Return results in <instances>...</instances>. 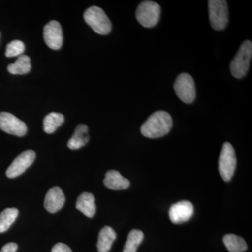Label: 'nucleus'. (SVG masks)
<instances>
[{
    "label": "nucleus",
    "instance_id": "obj_1",
    "mask_svg": "<svg viewBox=\"0 0 252 252\" xmlns=\"http://www.w3.org/2000/svg\"><path fill=\"white\" fill-rule=\"evenodd\" d=\"M172 127L171 115L165 111H157L141 126V133L148 138H159L168 134Z\"/></svg>",
    "mask_w": 252,
    "mask_h": 252
},
{
    "label": "nucleus",
    "instance_id": "obj_2",
    "mask_svg": "<svg viewBox=\"0 0 252 252\" xmlns=\"http://www.w3.org/2000/svg\"><path fill=\"white\" fill-rule=\"evenodd\" d=\"M252 56V43L245 41L242 43L234 59L230 63V70L233 77L242 79L248 74Z\"/></svg>",
    "mask_w": 252,
    "mask_h": 252
},
{
    "label": "nucleus",
    "instance_id": "obj_3",
    "mask_svg": "<svg viewBox=\"0 0 252 252\" xmlns=\"http://www.w3.org/2000/svg\"><path fill=\"white\" fill-rule=\"evenodd\" d=\"M84 18L86 23L97 34L106 35L112 31L110 20L98 6H91L86 9Z\"/></svg>",
    "mask_w": 252,
    "mask_h": 252
},
{
    "label": "nucleus",
    "instance_id": "obj_4",
    "mask_svg": "<svg viewBox=\"0 0 252 252\" xmlns=\"http://www.w3.org/2000/svg\"><path fill=\"white\" fill-rule=\"evenodd\" d=\"M237 165L235 149L229 142H225L222 147L219 158V172L223 181L228 182L234 175Z\"/></svg>",
    "mask_w": 252,
    "mask_h": 252
},
{
    "label": "nucleus",
    "instance_id": "obj_5",
    "mask_svg": "<svg viewBox=\"0 0 252 252\" xmlns=\"http://www.w3.org/2000/svg\"><path fill=\"white\" fill-rule=\"evenodd\" d=\"M135 16L143 27L153 28L157 26L160 19V5L152 1H142L137 6Z\"/></svg>",
    "mask_w": 252,
    "mask_h": 252
},
{
    "label": "nucleus",
    "instance_id": "obj_6",
    "mask_svg": "<svg viewBox=\"0 0 252 252\" xmlns=\"http://www.w3.org/2000/svg\"><path fill=\"white\" fill-rule=\"evenodd\" d=\"M210 25L215 31L225 29L228 23V4L225 0H210L208 1Z\"/></svg>",
    "mask_w": 252,
    "mask_h": 252
},
{
    "label": "nucleus",
    "instance_id": "obj_7",
    "mask_svg": "<svg viewBox=\"0 0 252 252\" xmlns=\"http://www.w3.org/2000/svg\"><path fill=\"white\" fill-rule=\"evenodd\" d=\"M174 89L179 97L186 104H191L196 97V89L193 77L187 73H182L177 77Z\"/></svg>",
    "mask_w": 252,
    "mask_h": 252
},
{
    "label": "nucleus",
    "instance_id": "obj_8",
    "mask_svg": "<svg viewBox=\"0 0 252 252\" xmlns=\"http://www.w3.org/2000/svg\"><path fill=\"white\" fill-rule=\"evenodd\" d=\"M0 129L18 137H23L28 131L27 126L24 122L8 112H0Z\"/></svg>",
    "mask_w": 252,
    "mask_h": 252
},
{
    "label": "nucleus",
    "instance_id": "obj_9",
    "mask_svg": "<svg viewBox=\"0 0 252 252\" xmlns=\"http://www.w3.org/2000/svg\"><path fill=\"white\" fill-rule=\"evenodd\" d=\"M36 158L33 150H26L14 159L12 163L6 170V175L9 178H16L31 166Z\"/></svg>",
    "mask_w": 252,
    "mask_h": 252
},
{
    "label": "nucleus",
    "instance_id": "obj_10",
    "mask_svg": "<svg viewBox=\"0 0 252 252\" xmlns=\"http://www.w3.org/2000/svg\"><path fill=\"white\" fill-rule=\"evenodd\" d=\"M193 213V204L188 200H182L170 207L169 217L172 223L181 224L190 220Z\"/></svg>",
    "mask_w": 252,
    "mask_h": 252
},
{
    "label": "nucleus",
    "instance_id": "obj_11",
    "mask_svg": "<svg viewBox=\"0 0 252 252\" xmlns=\"http://www.w3.org/2000/svg\"><path fill=\"white\" fill-rule=\"evenodd\" d=\"M44 39L50 49L59 50L62 47L63 30L59 22L51 21L46 25L44 28Z\"/></svg>",
    "mask_w": 252,
    "mask_h": 252
},
{
    "label": "nucleus",
    "instance_id": "obj_12",
    "mask_svg": "<svg viewBox=\"0 0 252 252\" xmlns=\"http://www.w3.org/2000/svg\"><path fill=\"white\" fill-rule=\"evenodd\" d=\"M65 197L60 187H54L49 189L44 200V207L48 212L56 213L64 205Z\"/></svg>",
    "mask_w": 252,
    "mask_h": 252
},
{
    "label": "nucleus",
    "instance_id": "obj_13",
    "mask_svg": "<svg viewBox=\"0 0 252 252\" xmlns=\"http://www.w3.org/2000/svg\"><path fill=\"white\" fill-rule=\"evenodd\" d=\"M104 185L114 190H125L130 187V181L123 177L117 170H109L105 174Z\"/></svg>",
    "mask_w": 252,
    "mask_h": 252
},
{
    "label": "nucleus",
    "instance_id": "obj_14",
    "mask_svg": "<svg viewBox=\"0 0 252 252\" xmlns=\"http://www.w3.org/2000/svg\"><path fill=\"white\" fill-rule=\"evenodd\" d=\"M95 198L92 193L84 192L78 197L76 207L78 210L89 218H92L96 212Z\"/></svg>",
    "mask_w": 252,
    "mask_h": 252
},
{
    "label": "nucleus",
    "instance_id": "obj_15",
    "mask_svg": "<svg viewBox=\"0 0 252 252\" xmlns=\"http://www.w3.org/2000/svg\"><path fill=\"white\" fill-rule=\"evenodd\" d=\"M89 141V127L84 124H79L76 127L70 140L68 141L67 147L72 150H76L85 146Z\"/></svg>",
    "mask_w": 252,
    "mask_h": 252
},
{
    "label": "nucleus",
    "instance_id": "obj_16",
    "mask_svg": "<svg viewBox=\"0 0 252 252\" xmlns=\"http://www.w3.org/2000/svg\"><path fill=\"white\" fill-rule=\"evenodd\" d=\"M117 238V233L112 228L104 226L99 231L97 247L98 252H109Z\"/></svg>",
    "mask_w": 252,
    "mask_h": 252
},
{
    "label": "nucleus",
    "instance_id": "obj_17",
    "mask_svg": "<svg viewBox=\"0 0 252 252\" xmlns=\"http://www.w3.org/2000/svg\"><path fill=\"white\" fill-rule=\"evenodd\" d=\"M7 69L9 73L14 75L28 74L31 69V59L26 55H21L18 56L16 62L8 66Z\"/></svg>",
    "mask_w": 252,
    "mask_h": 252
},
{
    "label": "nucleus",
    "instance_id": "obj_18",
    "mask_svg": "<svg viewBox=\"0 0 252 252\" xmlns=\"http://www.w3.org/2000/svg\"><path fill=\"white\" fill-rule=\"evenodd\" d=\"M225 248L230 252H243L248 250V245L242 237L235 234L225 235L223 238Z\"/></svg>",
    "mask_w": 252,
    "mask_h": 252
},
{
    "label": "nucleus",
    "instance_id": "obj_19",
    "mask_svg": "<svg viewBox=\"0 0 252 252\" xmlns=\"http://www.w3.org/2000/svg\"><path fill=\"white\" fill-rule=\"evenodd\" d=\"M64 116L62 114L57 112L50 113L46 116L43 122L44 132L48 134L54 133L64 123Z\"/></svg>",
    "mask_w": 252,
    "mask_h": 252
},
{
    "label": "nucleus",
    "instance_id": "obj_20",
    "mask_svg": "<svg viewBox=\"0 0 252 252\" xmlns=\"http://www.w3.org/2000/svg\"><path fill=\"white\" fill-rule=\"evenodd\" d=\"M18 215L16 208H6L0 213V233H4L14 223Z\"/></svg>",
    "mask_w": 252,
    "mask_h": 252
},
{
    "label": "nucleus",
    "instance_id": "obj_21",
    "mask_svg": "<svg viewBox=\"0 0 252 252\" xmlns=\"http://www.w3.org/2000/svg\"><path fill=\"white\" fill-rule=\"evenodd\" d=\"M144 240L143 232L140 230H131L127 236V241L124 246L123 252H136Z\"/></svg>",
    "mask_w": 252,
    "mask_h": 252
},
{
    "label": "nucleus",
    "instance_id": "obj_22",
    "mask_svg": "<svg viewBox=\"0 0 252 252\" xmlns=\"http://www.w3.org/2000/svg\"><path fill=\"white\" fill-rule=\"evenodd\" d=\"M25 44L23 41L20 40H14L11 41L6 46L5 56L8 58L16 57L20 56L25 51Z\"/></svg>",
    "mask_w": 252,
    "mask_h": 252
},
{
    "label": "nucleus",
    "instance_id": "obj_23",
    "mask_svg": "<svg viewBox=\"0 0 252 252\" xmlns=\"http://www.w3.org/2000/svg\"><path fill=\"white\" fill-rule=\"evenodd\" d=\"M51 252H72V250L64 243H58L55 245Z\"/></svg>",
    "mask_w": 252,
    "mask_h": 252
},
{
    "label": "nucleus",
    "instance_id": "obj_24",
    "mask_svg": "<svg viewBox=\"0 0 252 252\" xmlns=\"http://www.w3.org/2000/svg\"><path fill=\"white\" fill-rule=\"evenodd\" d=\"M18 249L17 244L9 243L6 244L0 252H16Z\"/></svg>",
    "mask_w": 252,
    "mask_h": 252
}]
</instances>
